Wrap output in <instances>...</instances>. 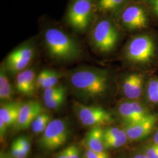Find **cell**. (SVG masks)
<instances>
[{
    "label": "cell",
    "instance_id": "cell-1",
    "mask_svg": "<svg viewBox=\"0 0 158 158\" xmlns=\"http://www.w3.org/2000/svg\"><path fill=\"white\" fill-rule=\"evenodd\" d=\"M69 81L81 96L96 98L103 96L108 90L110 74L107 70L100 68H78L70 74Z\"/></svg>",
    "mask_w": 158,
    "mask_h": 158
},
{
    "label": "cell",
    "instance_id": "cell-2",
    "mask_svg": "<svg viewBox=\"0 0 158 158\" xmlns=\"http://www.w3.org/2000/svg\"><path fill=\"white\" fill-rule=\"evenodd\" d=\"M46 49L52 59L57 61H72L81 56V50L72 36L60 28L49 27L43 32Z\"/></svg>",
    "mask_w": 158,
    "mask_h": 158
},
{
    "label": "cell",
    "instance_id": "cell-3",
    "mask_svg": "<svg viewBox=\"0 0 158 158\" xmlns=\"http://www.w3.org/2000/svg\"><path fill=\"white\" fill-rule=\"evenodd\" d=\"M158 40L150 32H143L132 36L127 43L124 52L125 60L131 64L146 67L156 59Z\"/></svg>",
    "mask_w": 158,
    "mask_h": 158
},
{
    "label": "cell",
    "instance_id": "cell-4",
    "mask_svg": "<svg viewBox=\"0 0 158 158\" xmlns=\"http://www.w3.org/2000/svg\"><path fill=\"white\" fill-rule=\"evenodd\" d=\"M121 37L118 25L110 17L98 18L91 29V44L101 53H109L115 50Z\"/></svg>",
    "mask_w": 158,
    "mask_h": 158
},
{
    "label": "cell",
    "instance_id": "cell-5",
    "mask_svg": "<svg viewBox=\"0 0 158 158\" xmlns=\"http://www.w3.org/2000/svg\"><path fill=\"white\" fill-rule=\"evenodd\" d=\"M96 11V0H72L65 20L73 31L84 33L90 27Z\"/></svg>",
    "mask_w": 158,
    "mask_h": 158
},
{
    "label": "cell",
    "instance_id": "cell-6",
    "mask_svg": "<svg viewBox=\"0 0 158 158\" xmlns=\"http://www.w3.org/2000/svg\"><path fill=\"white\" fill-rule=\"evenodd\" d=\"M35 53L36 48L33 41H27L10 53L2 65L7 73H19L27 69L34 59Z\"/></svg>",
    "mask_w": 158,
    "mask_h": 158
},
{
    "label": "cell",
    "instance_id": "cell-7",
    "mask_svg": "<svg viewBox=\"0 0 158 158\" xmlns=\"http://www.w3.org/2000/svg\"><path fill=\"white\" fill-rule=\"evenodd\" d=\"M147 9V7L139 4H128L119 14L121 25L128 31L148 28L149 18Z\"/></svg>",
    "mask_w": 158,
    "mask_h": 158
},
{
    "label": "cell",
    "instance_id": "cell-8",
    "mask_svg": "<svg viewBox=\"0 0 158 158\" xmlns=\"http://www.w3.org/2000/svg\"><path fill=\"white\" fill-rule=\"evenodd\" d=\"M74 111L83 125L91 128L111 124L114 121L112 114L104 108L74 103Z\"/></svg>",
    "mask_w": 158,
    "mask_h": 158
},
{
    "label": "cell",
    "instance_id": "cell-9",
    "mask_svg": "<svg viewBox=\"0 0 158 158\" xmlns=\"http://www.w3.org/2000/svg\"><path fill=\"white\" fill-rule=\"evenodd\" d=\"M68 135V126L63 120H52L40 140V147L49 151H54L66 143Z\"/></svg>",
    "mask_w": 158,
    "mask_h": 158
},
{
    "label": "cell",
    "instance_id": "cell-10",
    "mask_svg": "<svg viewBox=\"0 0 158 158\" xmlns=\"http://www.w3.org/2000/svg\"><path fill=\"white\" fill-rule=\"evenodd\" d=\"M158 121V114L151 113L141 121L129 124H124L128 138L131 141H140L145 139L152 131Z\"/></svg>",
    "mask_w": 158,
    "mask_h": 158
},
{
    "label": "cell",
    "instance_id": "cell-11",
    "mask_svg": "<svg viewBox=\"0 0 158 158\" xmlns=\"http://www.w3.org/2000/svg\"><path fill=\"white\" fill-rule=\"evenodd\" d=\"M117 109L124 124H129L141 121L152 113L139 102L131 100L121 102Z\"/></svg>",
    "mask_w": 158,
    "mask_h": 158
},
{
    "label": "cell",
    "instance_id": "cell-12",
    "mask_svg": "<svg viewBox=\"0 0 158 158\" xmlns=\"http://www.w3.org/2000/svg\"><path fill=\"white\" fill-rule=\"evenodd\" d=\"M42 112H44V109L40 102L29 101L23 103L20 110L17 123L14 125L15 127L19 130L28 128L31 126L34 119Z\"/></svg>",
    "mask_w": 158,
    "mask_h": 158
},
{
    "label": "cell",
    "instance_id": "cell-13",
    "mask_svg": "<svg viewBox=\"0 0 158 158\" xmlns=\"http://www.w3.org/2000/svg\"><path fill=\"white\" fill-rule=\"evenodd\" d=\"M145 75L142 73L129 74L123 82V91L124 96L131 100H136L141 96L145 83Z\"/></svg>",
    "mask_w": 158,
    "mask_h": 158
},
{
    "label": "cell",
    "instance_id": "cell-14",
    "mask_svg": "<svg viewBox=\"0 0 158 158\" xmlns=\"http://www.w3.org/2000/svg\"><path fill=\"white\" fill-rule=\"evenodd\" d=\"M36 78L35 72L32 68H27L18 74L15 79L17 91L25 96H33L36 87Z\"/></svg>",
    "mask_w": 158,
    "mask_h": 158
},
{
    "label": "cell",
    "instance_id": "cell-15",
    "mask_svg": "<svg viewBox=\"0 0 158 158\" xmlns=\"http://www.w3.org/2000/svg\"><path fill=\"white\" fill-rule=\"evenodd\" d=\"M124 129L110 127L104 129L103 139L106 149H116L124 146L128 140Z\"/></svg>",
    "mask_w": 158,
    "mask_h": 158
},
{
    "label": "cell",
    "instance_id": "cell-16",
    "mask_svg": "<svg viewBox=\"0 0 158 158\" xmlns=\"http://www.w3.org/2000/svg\"><path fill=\"white\" fill-rule=\"evenodd\" d=\"M103 131L104 129L101 126L91 128L86 134L84 140V143L87 149L96 152H106L104 145Z\"/></svg>",
    "mask_w": 158,
    "mask_h": 158
},
{
    "label": "cell",
    "instance_id": "cell-17",
    "mask_svg": "<svg viewBox=\"0 0 158 158\" xmlns=\"http://www.w3.org/2000/svg\"><path fill=\"white\" fill-rule=\"evenodd\" d=\"M23 102H7L1 103L0 107V118H2L8 127L15 125L19 116Z\"/></svg>",
    "mask_w": 158,
    "mask_h": 158
},
{
    "label": "cell",
    "instance_id": "cell-18",
    "mask_svg": "<svg viewBox=\"0 0 158 158\" xmlns=\"http://www.w3.org/2000/svg\"><path fill=\"white\" fill-rule=\"evenodd\" d=\"M129 0H96V10L104 14L120 13Z\"/></svg>",
    "mask_w": 158,
    "mask_h": 158
},
{
    "label": "cell",
    "instance_id": "cell-19",
    "mask_svg": "<svg viewBox=\"0 0 158 158\" xmlns=\"http://www.w3.org/2000/svg\"><path fill=\"white\" fill-rule=\"evenodd\" d=\"M13 96V90L7 72L3 65H1L0 69V100L2 103L12 102Z\"/></svg>",
    "mask_w": 158,
    "mask_h": 158
},
{
    "label": "cell",
    "instance_id": "cell-20",
    "mask_svg": "<svg viewBox=\"0 0 158 158\" xmlns=\"http://www.w3.org/2000/svg\"><path fill=\"white\" fill-rule=\"evenodd\" d=\"M51 121V115L48 113L42 112L34 119L32 123L31 127L33 132L35 134L44 133Z\"/></svg>",
    "mask_w": 158,
    "mask_h": 158
},
{
    "label": "cell",
    "instance_id": "cell-21",
    "mask_svg": "<svg viewBox=\"0 0 158 158\" xmlns=\"http://www.w3.org/2000/svg\"><path fill=\"white\" fill-rule=\"evenodd\" d=\"M147 100L154 105H158V77L151 79L146 86Z\"/></svg>",
    "mask_w": 158,
    "mask_h": 158
},
{
    "label": "cell",
    "instance_id": "cell-22",
    "mask_svg": "<svg viewBox=\"0 0 158 158\" xmlns=\"http://www.w3.org/2000/svg\"><path fill=\"white\" fill-rule=\"evenodd\" d=\"M64 92H66V89L63 86L56 85L46 89L43 93V100L45 102H47Z\"/></svg>",
    "mask_w": 158,
    "mask_h": 158
},
{
    "label": "cell",
    "instance_id": "cell-23",
    "mask_svg": "<svg viewBox=\"0 0 158 158\" xmlns=\"http://www.w3.org/2000/svg\"><path fill=\"white\" fill-rule=\"evenodd\" d=\"M60 76H61V74L60 73L57 72L55 70H52L49 69L48 77L42 88L46 89L48 88L56 86Z\"/></svg>",
    "mask_w": 158,
    "mask_h": 158
},
{
    "label": "cell",
    "instance_id": "cell-24",
    "mask_svg": "<svg viewBox=\"0 0 158 158\" xmlns=\"http://www.w3.org/2000/svg\"><path fill=\"white\" fill-rule=\"evenodd\" d=\"M140 151L148 158H158V144L154 142L144 145Z\"/></svg>",
    "mask_w": 158,
    "mask_h": 158
},
{
    "label": "cell",
    "instance_id": "cell-25",
    "mask_svg": "<svg viewBox=\"0 0 158 158\" xmlns=\"http://www.w3.org/2000/svg\"><path fill=\"white\" fill-rule=\"evenodd\" d=\"M66 98V92H64L51 100L45 102L46 107L49 109L54 110L59 107L63 104Z\"/></svg>",
    "mask_w": 158,
    "mask_h": 158
},
{
    "label": "cell",
    "instance_id": "cell-26",
    "mask_svg": "<svg viewBox=\"0 0 158 158\" xmlns=\"http://www.w3.org/2000/svg\"><path fill=\"white\" fill-rule=\"evenodd\" d=\"M10 155L12 158H26L28 156V155L23 152L15 139L12 143Z\"/></svg>",
    "mask_w": 158,
    "mask_h": 158
},
{
    "label": "cell",
    "instance_id": "cell-27",
    "mask_svg": "<svg viewBox=\"0 0 158 158\" xmlns=\"http://www.w3.org/2000/svg\"><path fill=\"white\" fill-rule=\"evenodd\" d=\"M15 140L23 152H24L27 155H28L31 147L30 140L28 138L25 136H21L16 138Z\"/></svg>",
    "mask_w": 158,
    "mask_h": 158
},
{
    "label": "cell",
    "instance_id": "cell-28",
    "mask_svg": "<svg viewBox=\"0 0 158 158\" xmlns=\"http://www.w3.org/2000/svg\"><path fill=\"white\" fill-rule=\"evenodd\" d=\"M147 9L158 19V0H145Z\"/></svg>",
    "mask_w": 158,
    "mask_h": 158
},
{
    "label": "cell",
    "instance_id": "cell-29",
    "mask_svg": "<svg viewBox=\"0 0 158 158\" xmlns=\"http://www.w3.org/2000/svg\"><path fill=\"white\" fill-rule=\"evenodd\" d=\"M49 70V69H44L38 74L36 78V87H42L43 85L45 82L46 80L48 77Z\"/></svg>",
    "mask_w": 158,
    "mask_h": 158
},
{
    "label": "cell",
    "instance_id": "cell-30",
    "mask_svg": "<svg viewBox=\"0 0 158 158\" xmlns=\"http://www.w3.org/2000/svg\"><path fill=\"white\" fill-rule=\"evenodd\" d=\"M85 156V158H110L107 152H96L89 149H86Z\"/></svg>",
    "mask_w": 158,
    "mask_h": 158
},
{
    "label": "cell",
    "instance_id": "cell-31",
    "mask_svg": "<svg viewBox=\"0 0 158 158\" xmlns=\"http://www.w3.org/2000/svg\"><path fill=\"white\" fill-rule=\"evenodd\" d=\"M68 158H80V150L79 147L76 145H70L67 147Z\"/></svg>",
    "mask_w": 158,
    "mask_h": 158
},
{
    "label": "cell",
    "instance_id": "cell-32",
    "mask_svg": "<svg viewBox=\"0 0 158 158\" xmlns=\"http://www.w3.org/2000/svg\"><path fill=\"white\" fill-rule=\"evenodd\" d=\"M8 127V125L6 124L4 121L2 119L0 118V138L1 142H3L4 140L6 131Z\"/></svg>",
    "mask_w": 158,
    "mask_h": 158
},
{
    "label": "cell",
    "instance_id": "cell-33",
    "mask_svg": "<svg viewBox=\"0 0 158 158\" xmlns=\"http://www.w3.org/2000/svg\"><path fill=\"white\" fill-rule=\"evenodd\" d=\"M131 158H148L147 156L140 150L133 153Z\"/></svg>",
    "mask_w": 158,
    "mask_h": 158
},
{
    "label": "cell",
    "instance_id": "cell-34",
    "mask_svg": "<svg viewBox=\"0 0 158 158\" xmlns=\"http://www.w3.org/2000/svg\"><path fill=\"white\" fill-rule=\"evenodd\" d=\"M56 158H68L67 148L64 149L61 152L57 155Z\"/></svg>",
    "mask_w": 158,
    "mask_h": 158
},
{
    "label": "cell",
    "instance_id": "cell-35",
    "mask_svg": "<svg viewBox=\"0 0 158 158\" xmlns=\"http://www.w3.org/2000/svg\"><path fill=\"white\" fill-rule=\"evenodd\" d=\"M0 158H12L11 155L6 153L4 151H1V152H0Z\"/></svg>",
    "mask_w": 158,
    "mask_h": 158
},
{
    "label": "cell",
    "instance_id": "cell-36",
    "mask_svg": "<svg viewBox=\"0 0 158 158\" xmlns=\"http://www.w3.org/2000/svg\"><path fill=\"white\" fill-rule=\"evenodd\" d=\"M153 142L158 144V130L156 131V132L155 133L154 135H153Z\"/></svg>",
    "mask_w": 158,
    "mask_h": 158
},
{
    "label": "cell",
    "instance_id": "cell-37",
    "mask_svg": "<svg viewBox=\"0 0 158 158\" xmlns=\"http://www.w3.org/2000/svg\"></svg>",
    "mask_w": 158,
    "mask_h": 158
},
{
    "label": "cell",
    "instance_id": "cell-38",
    "mask_svg": "<svg viewBox=\"0 0 158 158\" xmlns=\"http://www.w3.org/2000/svg\"></svg>",
    "mask_w": 158,
    "mask_h": 158
}]
</instances>
